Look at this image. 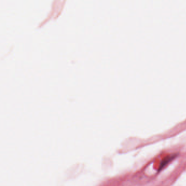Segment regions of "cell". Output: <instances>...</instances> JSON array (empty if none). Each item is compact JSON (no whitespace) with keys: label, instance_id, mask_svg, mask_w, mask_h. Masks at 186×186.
Wrapping results in <instances>:
<instances>
[{"label":"cell","instance_id":"obj_1","mask_svg":"<svg viewBox=\"0 0 186 186\" xmlns=\"http://www.w3.org/2000/svg\"><path fill=\"white\" fill-rule=\"evenodd\" d=\"M175 158V156L174 155L173 156H169L165 157L163 161L161 162V165H160V167H159V170H161L162 169L165 167L169 163L171 162V161Z\"/></svg>","mask_w":186,"mask_h":186}]
</instances>
